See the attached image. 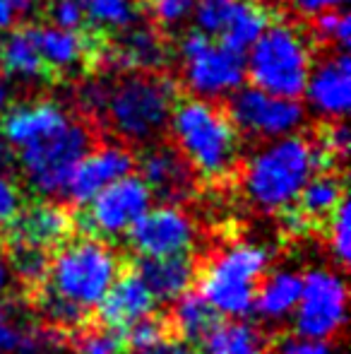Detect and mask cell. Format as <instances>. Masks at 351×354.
Listing matches in <instances>:
<instances>
[{"instance_id": "obj_1", "label": "cell", "mask_w": 351, "mask_h": 354, "mask_svg": "<svg viewBox=\"0 0 351 354\" xmlns=\"http://www.w3.org/2000/svg\"><path fill=\"white\" fill-rule=\"evenodd\" d=\"M0 138L12 152L29 191L48 201H63L70 174L94 145L87 121L48 97L10 106L0 118Z\"/></svg>"}, {"instance_id": "obj_2", "label": "cell", "mask_w": 351, "mask_h": 354, "mask_svg": "<svg viewBox=\"0 0 351 354\" xmlns=\"http://www.w3.org/2000/svg\"><path fill=\"white\" fill-rule=\"evenodd\" d=\"M121 275V256L108 241L94 236L68 239L48 258V270L37 287V304L56 330H80L87 316Z\"/></svg>"}, {"instance_id": "obj_3", "label": "cell", "mask_w": 351, "mask_h": 354, "mask_svg": "<svg viewBox=\"0 0 351 354\" xmlns=\"http://www.w3.org/2000/svg\"><path fill=\"white\" fill-rule=\"evenodd\" d=\"M174 149L202 181H226L241 167L243 138L217 102L176 99L166 126Z\"/></svg>"}, {"instance_id": "obj_4", "label": "cell", "mask_w": 351, "mask_h": 354, "mask_svg": "<svg viewBox=\"0 0 351 354\" xmlns=\"http://www.w3.org/2000/svg\"><path fill=\"white\" fill-rule=\"evenodd\" d=\"M320 169L325 167L315 140L310 142L305 136L294 133L260 142L248 157L241 159V191L248 205L258 212H284Z\"/></svg>"}, {"instance_id": "obj_5", "label": "cell", "mask_w": 351, "mask_h": 354, "mask_svg": "<svg viewBox=\"0 0 351 354\" xmlns=\"http://www.w3.org/2000/svg\"><path fill=\"white\" fill-rule=\"evenodd\" d=\"M176 84L159 73H123L106 80L99 121L123 145H150L166 133L176 104Z\"/></svg>"}, {"instance_id": "obj_6", "label": "cell", "mask_w": 351, "mask_h": 354, "mask_svg": "<svg viewBox=\"0 0 351 354\" xmlns=\"http://www.w3.org/2000/svg\"><path fill=\"white\" fill-rule=\"evenodd\" d=\"M272 251L258 241H231L197 268V292L219 318H248Z\"/></svg>"}, {"instance_id": "obj_7", "label": "cell", "mask_w": 351, "mask_h": 354, "mask_svg": "<svg viewBox=\"0 0 351 354\" xmlns=\"http://www.w3.org/2000/svg\"><path fill=\"white\" fill-rule=\"evenodd\" d=\"M315 63L313 37L286 19H272L248 46L245 75L253 87L277 97L299 99Z\"/></svg>"}, {"instance_id": "obj_8", "label": "cell", "mask_w": 351, "mask_h": 354, "mask_svg": "<svg viewBox=\"0 0 351 354\" xmlns=\"http://www.w3.org/2000/svg\"><path fill=\"white\" fill-rule=\"evenodd\" d=\"M178 73L192 97L219 102L243 87L245 58L221 39L195 29L178 41Z\"/></svg>"}, {"instance_id": "obj_9", "label": "cell", "mask_w": 351, "mask_h": 354, "mask_svg": "<svg viewBox=\"0 0 351 354\" xmlns=\"http://www.w3.org/2000/svg\"><path fill=\"white\" fill-rule=\"evenodd\" d=\"M349 321V284L337 268H310L301 280V297L291 316L294 333L332 342Z\"/></svg>"}, {"instance_id": "obj_10", "label": "cell", "mask_w": 351, "mask_h": 354, "mask_svg": "<svg viewBox=\"0 0 351 354\" xmlns=\"http://www.w3.org/2000/svg\"><path fill=\"white\" fill-rule=\"evenodd\" d=\"M152 191L137 174L118 178L116 183L99 191L77 217V227L85 236L101 239V241H116L126 236L132 224L152 207Z\"/></svg>"}, {"instance_id": "obj_11", "label": "cell", "mask_w": 351, "mask_h": 354, "mask_svg": "<svg viewBox=\"0 0 351 354\" xmlns=\"http://www.w3.org/2000/svg\"><path fill=\"white\" fill-rule=\"evenodd\" d=\"M226 113L241 138L258 142L294 136L305 123V109L299 99L277 97L253 84L231 94Z\"/></svg>"}, {"instance_id": "obj_12", "label": "cell", "mask_w": 351, "mask_h": 354, "mask_svg": "<svg viewBox=\"0 0 351 354\" xmlns=\"http://www.w3.org/2000/svg\"><path fill=\"white\" fill-rule=\"evenodd\" d=\"M137 258L185 256L197 243V222L183 205H152L126 234Z\"/></svg>"}, {"instance_id": "obj_13", "label": "cell", "mask_w": 351, "mask_h": 354, "mask_svg": "<svg viewBox=\"0 0 351 354\" xmlns=\"http://www.w3.org/2000/svg\"><path fill=\"white\" fill-rule=\"evenodd\" d=\"M135 169V154L123 142H101L89 147L85 157L77 162L75 171L63 193V201L82 207L103 191L106 186L116 183L118 178L128 176Z\"/></svg>"}, {"instance_id": "obj_14", "label": "cell", "mask_w": 351, "mask_h": 354, "mask_svg": "<svg viewBox=\"0 0 351 354\" xmlns=\"http://www.w3.org/2000/svg\"><path fill=\"white\" fill-rule=\"evenodd\" d=\"M303 94L308 109L320 121H344L351 109V61L347 51H332L313 63Z\"/></svg>"}, {"instance_id": "obj_15", "label": "cell", "mask_w": 351, "mask_h": 354, "mask_svg": "<svg viewBox=\"0 0 351 354\" xmlns=\"http://www.w3.org/2000/svg\"><path fill=\"white\" fill-rule=\"evenodd\" d=\"M72 227H75V219L61 201L39 198L29 205H22V210L5 232L14 246L56 251L63 241L70 239Z\"/></svg>"}, {"instance_id": "obj_16", "label": "cell", "mask_w": 351, "mask_h": 354, "mask_svg": "<svg viewBox=\"0 0 351 354\" xmlns=\"http://www.w3.org/2000/svg\"><path fill=\"white\" fill-rule=\"evenodd\" d=\"M137 176L147 183L152 196H159L164 203H181L190 201L195 196L197 176L185 164V159L166 145H154L140 159V174Z\"/></svg>"}, {"instance_id": "obj_17", "label": "cell", "mask_w": 351, "mask_h": 354, "mask_svg": "<svg viewBox=\"0 0 351 354\" xmlns=\"http://www.w3.org/2000/svg\"><path fill=\"white\" fill-rule=\"evenodd\" d=\"M39 56L48 75L53 77H70L77 75L97 53V44L82 34L80 29H63L56 24L32 27Z\"/></svg>"}, {"instance_id": "obj_18", "label": "cell", "mask_w": 351, "mask_h": 354, "mask_svg": "<svg viewBox=\"0 0 351 354\" xmlns=\"http://www.w3.org/2000/svg\"><path fill=\"white\" fill-rule=\"evenodd\" d=\"M154 308H157L154 297L145 287V282L140 280V275L132 270V272H121L116 277V282L108 287V292L99 301L97 316L101 321V326L118 330L123 335L132 323L152 316Z\"/></svg>"}, {"instance_id": "obj_19", "label": "cell", "mask_w": 351, "mask_h": 354, "mask_svg": "<svg viewBox=\"0 0 351 354\" xmlns=\"http://www.w3.org/2000/svg\"><path fill=\"white\" fill-rule=\"evenodd\" d=\"M169 46L154 27L132 24L123 29L121 39L113 44L108 63L113 71L123 73H157L166 66Z\"/></svg>"}, {"instance_id": "obj_20", "label": "cell", "mask_w": 351, "mask_h": 354, "mask_svg": "<svg viewBox=\"0 0 351 354\" xmlns=\"http://www.w3.org/2000/svg\"><path fill=\"white\" fill-rule=\"evenodd\" d=\"M135 272L157 304H171L185 292H190L197 280V263L192 253L185 256L137 258Z\"/></svg>"}, {"instance_id": "obj_21", "label": "cell", "mask_w": 351, "mask_h": 354, "mask_svg": "<svg viewBox=\"0 0 351 354\" xmlns=\"http://www.w3.org/2000/svg\"><path fill=\"white\" fill-rule=\"evenodd\" d=\"M301 280L303 272L294 268H270L265 272L253 301V313L260 318V323L281 326L291 321L301 297Z\"/></svg>"}, {"instance_id": "obj_22", "label": "cell", "mask_w": 351, "mask_h": 354, "mask_svg": "<svg viewBox=\"0 0 351 354\" xmlns=\"http://www.w3.org/2000/svg\"><path fill=\"white\" fill-rule=\"evenodd\" d=\"M344 201H347L344 178L332 169H320L301 188L299 198H296V203L291 207L301 214V219L308 227H313V224L328 222L330 214L337 210Z\"/></svg>"}, {"instance_id": "obj_23", "label": "cell", "mask_w": 351, "mask_h": 354, "mask_svg": "<svg viewBox=\"0 0 351 354\" xmlns=\"http://www.w3.org/2000/svg\"><path fill=\"white\" fill-rule=\"evenodd\" d=\"M202 354H267L265 330L248 318H219L202 337Z\"/></svg>"}, {"instance_id": "obj_24", "label": "cell", "mask_w": 351, "mask_h": 354, "mask_svg": "<svg viewBox=\"0 0 351 354\" xmlns=\"http://www.w3.org/2000/svg\"><path fill=\"white\" fill-rule=\"evenodd\" d=\"M0 71L5 77L19 84H37L48 77L43 61L39 56L32 27L12 29L0 41Z\"/></svg>"}, {"instance_id": "obj_25", "label": "cell", "mask_w": 351, "mask_h": 354, "mask_svg": "<svg viewBox=\"0 0 351 354\" xmlns=\"http://www.w3.org/2000/svg\"><path fill=\"white\" fill-rule=\"evenodd\" d=\"M219 321L214 308L205 301L197 289H190L176 301H171V313L166 318L169 330L176 333L178 340H185L190 345H200L202 337L212 330V326Z\"/></svg>"}, {"instance_id": "obj_26", "label": "cell", "mask_w": 351, "mask_h": 354, "mask_svg": "<svg viewBox=\"0 0 351 354\" xmlns=\"http://www.w3.org/2000/svg\"><path fill=\"white\" fill-rule=\"evenodd\" d=\"M272 22V10L263 0H236L229 19L221 27L219 37L226 46L236 51H248V46L265 32V27Z\"/></svg>"}, {"instance_id": "obj_27", "label": "cell", "mask_w": 351, "mask_h": 354, "mask_svg": "<svg viewBox=\"0 0 351 354\" xmlns=\"http://www.w3.org/2000/svg\"><path fill=\"white\" fill-rule=\"evenodd\" d=\"M85 12V22L99 32H123L140 19L137 0H77Z\"/></svg>"}, {"instance_id": "obj_28", "label": "cell", "mask_w": 351, "mask_h": 354, "mask_svg": "<svg viewBox=\"0 0 351 354\" xmlns=\"http://www.w3.org/2000/svg\"><path fill=\"white\" fill-rule=\"evenodd\" d=\"M325 239H328V251L337 266H349L351 258V212L349 201H344L325 222Z\"/></svg>"}, {"instance_id": "obj_29", "label": "cell", "mask_w": 351, "mask_h": 354, "mask_svg": "<svg viewBox=\"0 0 351 354\" xmlns=\"http://www.w3.org/2000/svg\"><path fill=\"white\" fill-rule=\"evenodd\" d=\"M8 256L10 263H12L14 280H22L32 289H37L43 282L48 270V258H51L48 251L32 248V246H14L12 243V253H8Z\"/></svg>"}, {"instance_id": "obj_30", "label": "cell", "mask_w": 351, "mask_h": 354, "mask_svg": "<svg viewBox=\"0 0 351 354\" xmlns=\"http://www.w3.org/2000/svg\"><path fill=\"white\" fill-rule=\"evenodd\" d=\"M315 41L334 48V51H347L351 41V22L344 10H328V12L315 15L313 22Z\"/></svg>"}, {"instance_id": "obj_31", "label": "cell", "mask_w": 351, "mask_h": 354, "mask_svg": "<svg viewBox=\"0 0 351 354\" xmlns=\"http://www.w3.org/2000/svg\"><path fill=\"white\" fill-rule=\"evenodd\" d=\"M315 147L320 152L325 169H332V164H344V159L349 157L351 147V136L344 121H332L325 126V131L320 133V138L315 140Z\"/></svg>"}, {"instance_id": "obj_32", "label": "cell", "mask_w": 351, "mask_h": 354, "mask_svg": "<svg viewBox=\"0 0 351 354\" xmlns=\"http://www.w3.org/2000/svg\"><path fill=\"white\" fill-rule=\"evenodd\" d=\"M77 354H126V340L118 330L101 328H85L77 333L75 340Z\"/></svg>"}, {"instance_id": "obj_33", "label": "cell", "mask_w": 351, "mask_h": 354, "mask_svg": "<svg viewBox=\"0 0 351 354\" xmlns=\"http://www.w3.org/2000/svg\"><path fill=\"white\" fill-rule=\"evenodd\" d=\"M166 335H169L166 318L152 313V316L132 323V326L123 333V340H126V347H130L132 352L140 354V352H147L150 347H154L157 342H161Z\"/></svg>"}, {"instance_id": "obj_34", "label": "cell", "mask_w": 351, "mask_h": 354, "mask_svg": "<svg viewBox=\"0 0 351 354\" xmlns=\"http://www.w3.org/2000/svg\"><path fill=\"white\" fill-rule=\"evenodd\" d=\"M234 5L236 0H195L190 19L195 22L197 32L210 34V37H219L221 27L229 19Z\"/></svg>"}, {"instance_id": "obj_35", "label": "cell", "mask_w": 351, "mask_h": 354, "mask_svg": "<svg viewBox=\"0 0 351 354\" xmlns=\"http://www.w3.org/2000/svg\"><path fill=\"white\" fill-rule=\"evenodd\" d=\"M195 0H147L150 17L161 29H181L192 17Z\"/></svg>"}, {"instance_id": "obj_36", "label": "cell", "mask_w": 351, "mask_h": 354, "mask_svg": "<svg viewBox=\"0 0 351 354\" xmlns=\"http://www.w3.org/2000/svg\"><path fill=\"white\" fill-rule=\"evenodd\" d=\"M22 205H24V198L17 181L0 167V232H5L12 224V219L17 217Z\"/></svg>"}, {"instance_id": "obj_37", "label": "cell", "mask_w": 351, "mask_h": 354, "mask_svg": "<svg viewBox=\"0 0 351 354\" xmlns=\"http://www.w3.org/2000/svg\"><path fill=\"white\" fill-rule=\"evenodd\" d=\"M56 342L53 330L34 326H19L17 342H14V354H43L48 352Z\"/></svg>"}, {"instance_id": "obj_38", "label": "cell", "mask_w": 351, "mask_h": 354, "mask_svg": "<svg viewBox=\"0 0 351 354\" xmlns=\"http://www.w3.org/2000/svg\"><path fill=\"white\" fill-rule=\"evenodd\" d=\"M48 17L51 24L63 29H80L85 24V12L77 0H48Z\"/></svg>"}, {"instance_id": "obj_39", "label": "cell", "mask_w": 351, "mask_h": 354, "mask_svg": "<svg viewBox=\"0 0 351 354\" xmlns=\"http://www.w3.org/2000/svg\"><path fill=\"white\" fill-rule=\"evenodd\" d=\"M272 354H337L332 342L325 340H310V337L291 335L277 342Z\"/></svg>"}, {"instance_id": "obj_40", "label": "cell", "mask_w": 351, "mask_h": 354, "mask_svg": "<svg viewBox=\"0 0 351 354\" xmlns=\"http://www.w3.org/2000/svg\"><path fill=\"white\" fill-rule=\"evenodd\" d=\"M39 0H0V29L14 27V22L34 12Z\"/></svg>"}, {"instance_id": "obj_41", "label": "cell", "mask_w": 351, "mask_h": 354, "mask_svg": "<svg viewBox=\"0 0 351 354\" xmlns=\"http://www.w3.org/2000/svg\"><path fill=\"white\" fill-rule=\"evenodd\" d=\"M140 354H202V352L197 350L195 345H190V342L166 335L161 342H157L154 347H150L147 352H140Z\"/></svg>"}, {"instance_id": "obj_42", "label": "cell", "mask_w": 351, "mask_h": 354, "mask_svg": "<svg viewBox=\"0 0 351 354\" xmlns=\"http://www.w3.org/2000/svg\"><path fill=\"white\" fill-rule=\"evenodd\" d=\"M291 5H294L301 15L315 17V15L328 12V10H342L344 5H347V0H291Z\"/></svg>"}, {"instance_id": "obj_43", "label": "cell", "mask_w": 351, "mask_h": 354, "mask_svg": "<svg viewBox=\"0 0 351 354\" xmlns=\"http://www.w3.org/2000/svg\"><path fill=\"white\" fill-rule=\"evenodd\" d=\"M19 326L14 321H10L5 313H0V354H12L14 342H17Z\"/></svg>"}, {"instance_id": "obj_44", "label": "cell", "mask_w": 351, "mask_h": 354, "mask_svg": "<svg viewBox=\"0 0 351 354\" xmlns=\"http://www.w3.org/2000/svg\"><path fill=\"white\" fill-rule=\"evenodd\" d=\"M14 272H12V263L5 248H0V304L10 297V292L14 289Z\"/></svg>"}, {"instance_id": "obj_45", "label": "cell", "mask_w": 351, "mask_h": 354, "mask_svg": "<svg viewBox=\"0 0 351 354\" xmlns=\"http://www.w3.org/2000/svg\"><path fill=\"white\" fill-rule=\"evenodd\" d=\"M10 109V87L8 82H5L3 77H0V118H3V113Z\"/></svg>"}]
</instances>
